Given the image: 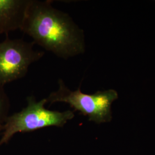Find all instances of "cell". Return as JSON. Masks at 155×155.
<instances>
[{
    "mask_svg": "<svg viewBox=\"0 0 155 155\" xmlns=\"http://www.w3.org/2000/svg\"><path fill=\"white\" fill-rule=\"evenodd\" d=\"M50 0H29L20 31L45 50L67 60L85 51L83 31Z\"/></svg>",
    "mask_w": 155,
    "mask_h": 155,
    "instance_id": "1",
    "label": "cell"
},
{
    "mask_svg": "<svg viewBox=\"0 0 155 155\" xmlns=\"http://www.w3.org/2000/svg\"><path fill=\"white\" fill-rule=\"evenodd\" d=\"M27 101V107L6 119L0 145L7 143L16 133L31 132L50 127H63L74 117L71 110L59 111L47 109L45 107L47 103L46 98L38 102L35 97L29 96Z\"/></svg>",
    "mask_w": 155,
    "mask_h": 155,
    "instance_id": "2",
    "label": "cell"
},
{
    "mask_svg": "<svg viewBox=\"0 0 155 155\" xmlns=\"http://www.w3.org/2000/svg\"><path fill=\"white\" fill-rule=\"evenodd\" d=\"M58 88L46 98L47 103L63 102L74 110L88 117L89 121L101 124L111 120V105L118 98V93L113 89L98 91L94 94L83 93L80 88L72 91L63 79L58 80Z\"/></svg>",
    "mask_w": 155,
    "mask_h": 155,
    "instance_id": "3",
    "label": "cell"
},
{
    "mask_svg": "<svg viewBox=\"0 0 155 155\" xmlns=\"http://www.w3.org/2000/svg\"><path fill=\"white\" fill-rule=\"evenodd\" d=\"M32 41L11 39L7 36L0 43V85L25 77L29 66L40 60L45 52L34 50Z\"/></svg>",
    "mask_w": 155,
    "mask_h": 155,
    "instance_id": "4",
    "label": "cell"
},
{
    "mask_svg": "<svg viewBox=\"0 0 155 155\" xmlns=\"http://www.w3.org/2000/svg\"><path fill=\"white\" fill-rule=\"evenodd\" d=\"M29 0H0V35L20 30Z\"/></svg>",
    "mask_w": 155,
    "mask_h": 155,
    "instance_id": "5",
    "label": "cell"
},
{
    "mask_svg": "<svg viewBox=\"0 0 155 155\" xmlns=\"http://www.w3.org/2000/svg\"><path fill=\"white\" fill-rule=\"evenodd\" d=\"M9 107V100L6 94L4 86L0 85V127L5 122L8 117L6 114Z\"/></svg>",
    "mask_w": 155,
    "mask_h": 155,
    "instance_id": "6",
    "label": "cell"
}]
</instances>
